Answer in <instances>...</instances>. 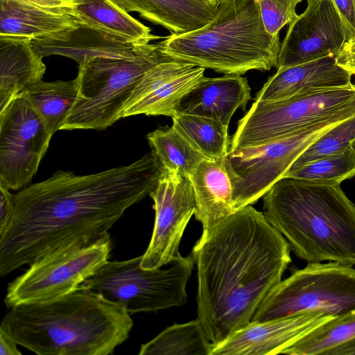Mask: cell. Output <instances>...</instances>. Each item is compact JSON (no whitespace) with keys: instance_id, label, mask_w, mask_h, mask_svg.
Returning a JSON list of instances; mask_svg holds the SVG:
<instances>
[{"instance_id":"obj_1","label":"cell","mask_w":355,"mask_h":355,"mask_svg":"<svg viewBox=\"0 0 355 355\" xmlns=\"http://www.w3.org/2000/svg\"><path fill=\"white\" fill-rule=\"evenodd\" d=\"M163 168L152 150L128 165L96 173L58 171L14 194L15 214L0 236L4 277L55 252L93 243L155 188Z\"/></svg>"},{"instance_id":"obj_2","label":"cell","mask_w":355,"mask_h":355,"mask_svg":"<svg viewBox=\"0 0 355 355\" xmlns=\"http://www.w3.org/2000/svg\"><path fill=\"white\" fill-rule=\"evenodd\" d=\"M291 247L262 212L245 206L225 219L192 253L197 318L217 344L248 324L291 262Z\"/></svg>"},{"instance_id":"obj_3","label":"cell","mask_w":355,"mask_h":355,"mask_svg":"<svg viewBox=\"0 0 355 355\" xmlns=\"http://www.w3.org/2000/svg\"><path fill=\"white\" fill-rule=\"evenodd\" d=\"M1 324L18 345L39 355H108L128 338L134 323L122 306L79 288L10 307Z\"/></svg>"},{"instance_id":"obj_4","label":"cell","mask_w":355,"mask_h":355,"mask_svg":"<svg viewBox=\"0 0 355 355\" xmlns=\"http://www.w3.org/2000/svg\"><path fill=\"white\" fill-rule=\"evenodd\" d=\"M263 200V215L298 257L355 265V205L340 184L283 178Z\"/></svg>"},{"instance_id":"obj_5","label":"cell","mask_w":355,"mask_h":355,"mask_svg":"<svg viewBox=\"0 0 355 355\" xmlns=\"http://www.w3.org/2000/svg\"><path fill=\"white\" fill-rule=\"evenodd\" d=\"M165 55L225 74L268 71L278 64L279 36L267 32L257 0L220 2L202 27L164 37L157 43Z\"/></svg>"},{"instance_id":"obj_6","label":"cell","mask_w":355,"mask_h":355,"mask_svg":"<svg viewBox=\"0 0 355 355\" xmlns=\"http://www.w3.org/2000/svg\"><path fill=\"white\" fill-rule=\"evenodd\" d=\"M157 44H146L133 58H96L78 67L76 100L60 130H101L121 119L138 82L156 64L170 59Z\"/></svg>"},{"instance_id":"obj_7","label":"cell","mask_w":355,"mask_h":355,"mask_svg":"<svg viewBox=\"0 0 355 355\" xmlns=\"http://www.w3.org/2000/svg\"><path fill=\"white\" fill-rule=\"evenodd\" d=\"M142 255L124 261H107L80 287L118 304L130 313L155 312L182 306L186 286L195 261L180 256L167 268L147 270Z\"/></svg>"},{"instance_id":"obj_8","label":"cell","mask_w":355,"mask_h":355,"mask_svg":"<svg viewBox=\"0 0 355 355\" xmlns=\"http://www.w3.org/2000/svg\"><path fill=\"white\" fill-rule=\"evenodd\" d=\"M354 115L355 107L278 139L229 150L225 164L232 185L235 210L264 196L315 140Z\"/></svg>"},{"instance_id":"obj_9","label":"cell","mask_w":355,"mask_h":355,"mask_svg":"<svg viewBox=\"0 0 355 355\" xmlns=\"http://www.w3.org/2000/svg\"><path fill=\"white\" fill-rule=\"evenodd\" d=\"M339 317L355 311V269L329 261L308 263L268 294L251 322H263L306 311Z\"/></svg>"},{"instance_id":"obj_10","label":"cell","mask_w":355,"mask_h":355,"mask_svg":"<svg viewBox=\"0 0 355 355\" xmlns=\"http://www.w3.org/2000/svg\"><path fill=\"white\" fill-rule=\"evenodd\" d=\"M355 107V86L310 91L276 102H254L238 121L230 150L261 145Z\"/></svg>"},{"instance_id":"obj_11","label":"cell","mask_w":355,"mask_h":355,"mask_svg":"<svg viewBox=\"0 0 355 355\" xmlns=\"http://www.w3.org/2000/svg\"><path fill=\"white\" fill-rule=\"evenodd\" d=\"M112 250L110 235L90 244L71 246L31 263L8 286V308L51 300L80 288L107 261Z\"/></svg>"},{"instance_id":"obj_12","label":"cell","mask_w":355,"mask_h":355,"mask_svg":"<svg viewBox=\"0 0 355 355\" xmlns=\"http://www.w3.org/2000/svg\"><path fill=\"white\" fill-rule=\"evenodd\" d=\"M52 136L26 93L0 110V184L13 191L26 187Z\"/></svg>"},{"instance_id":"obj_13","label":"cell","mask_w":355,"mask_h":355,"mask_svg":"<svg viewBox=\"0 0 355 355\" xmlns=\"http://www.w3.org/2000/svg\"><path fill=\"white\" fill-rule=\"evenodd\" d=\"M149 196L153 200L155 223L141 266L157 269L181 255L179 245L184 230L196 210V200L187 176L163 171Z\"/></svg>"},{"instance_id":"obj_14","label":"cell","mask_w":355,"mask_h":355,"mask_svg":"<svg viewBox=\"0 0 355 355\" xmlns=\"http://www.w3.org/2000/svg\"><path fill=\"white\" fill-rule=\"evenodd\" d=\"M347 40V31L332 1L311 0L289 24L280 45L277 68L336 57Z\"/></svg>"},{"instance_id":"obj_15","label":"cell","mask_w":355,"mask_h":355,"mask_svg":"<svg viewBox=\"0 0 355 355\" xmlns=\"http://www.w3.org/2000/svg\"><path fill=\"white\" fill-rule=\"evenodd\" d=\"M205 70L172 58L156 64L137 84L121 119L139 114L173 117L182 98L205 77Z\"/></svg>"},{"instance_id":"obj_16","label":"cell","mask_w":355,"mask_h":355,"mask_svg":"<svg viewBox=\"0 0 355 355\" xmlns=\"http://www.w3.org/2000/svg\"><path fill=\"white\" fill-rule=\"evenodd\" d=\"M336 317L312 311L263 322H250L225 340L211 345V355L282 354L304 336Z\"/></svg>"},{"instance_id":"obj_17","label":"cell","mask_w":355,"mask_h":355,"mask_svg":"<svg viewBox=\"0 0 355 355\" xmlns=\"http://www.w3.org/2000/svg\"><path fill=\"white\" fill-rule=\"evenodd\" d=\"M32 43L43 57H67L75 60L78 67L96 58H133L144 45H135L80 23L76 28L33 40Z\"/></svg>"},{"instance_id":"obj_18","label":"cell","mask_w":355,"mask_h":355,"mask_svg":"<svg viewBox=\"0 0 355 355\" xmlns=\"http://www.w3.org/2000/svg\"><path fill=\"white\" fill-rule=\"evenodd\" d=\"M352 76L331 55L277 69L257 93L254 101L276 102L313 90L347 86L352 84Z\"/></svg>"},{"instance_id":"obj_19","label":"cell","mask_w":355,"mask_h":355,"mask_svg":"<svg viewBox=\"0 0 355 355\" xmlns=\"http://www.w3.org/2000/svg\"><path fill=\"white\" fill-rule=\"evenodd\" d=\"M247 79L237 74L204 77L180 101L178 113L199 115L229 126L239 108L251 99Z\"/></svg>"},{"instance_id":"obj_20","label":"cell","mask_w":355,"mask_h":355,"mask_svg":"<svg viewBox=\"0 0 355 355\" xmlns=\"http://www.w3.org/2000/svg\"><path fill=\"white\" fill-rule=\"evenodd\" d=\"M225 160L204 158L189 176L196 200L194 216L202 226V237L236 211Z\"/></svg>"},{"instance_id":"obj_21","label":"cell","mask_w":355,"mask_h":355,"mask_svg":"<svg viewBox=\"0 0 355 355\" xmlns=\"http://www.w3.org/2000/svg\"><path fill=\"white\" fill-rule=\"evenodd\" d=\"M79 24L70 8L52 9L23 0H0V36L35 40Z\"/></svg>"},{"instance_id":"obj_22","label":"cell","mask_w":355,"mask_h":355,"mask_svg":"<svg viewBox=\"0 0 355 355\" xmlns=\"http://www.w3.org/2000/svg\"><path fill=\"white\" fill-rule=\"evenodd\" d=\"M26 37L0 36V110L42 80L43 56Z\"/></svg>"},{"instance_id":"obj_23","label":"cell","mask_w":355,"mask_h":355,"mask_svg":"<svg viewBox=\"0 0 355 355\" xmlns=\"http://www.w3.org/2000/svg\"><path fill=\"white\" fill-rule=\"evenodd\" d=\"M127 12H137L172 34L198 29L214 17L218 6L205 0H111Z\"/></svg>"},{"instance_id":"obj_24","label":"cell","mask_w":355,"mask_h":355,"mask_svg":"<svg viewBox=\"0 0 355 355\" xmlns=\"http://www.w3.org/2000/svg\"><path fill=\"white\" fill-rule=\"evenodd\" d=\"M70 9L80 24L135 45L162 38L111 0H71Z\"/></svg>"},{"instance_id":"obj_25","label":"cell","mask_w":355,"mask_h":355,"mask_svg":"<svg viewBox=\"0 0 355 355\" xmlns=\"http://www.w3.org/2000/svg\"><path fill=\"white\" fill-rule=\"evenodd\" d=\"M78 89V79L45 82L33 85L25 92L46 129L53 135L73 105Z\"/></svg>"},{"instance_id":"obj_26","label":"cell","mask_w":355,"mask_h":355,"mask_svg":"<svg viewBox=\"0 0 355 355\" xmlns=\"http://www.w3.org/2000/svg\"><path fill=\"white\" fill-rule=\"evenodd\" d=\"M173 127L205 159H222L228 154V127L214 119L195 114L177 113Z\"/></svg>"},{"instance_id":"obj_27","label":"cell","mask_w":355,"mask_h":355,"mask_svg":"<svg viewBox=\"0 0 355 355\" xmlns=\"http://www.w3.org/2000/svg\"><path fill=\"white\" fill-rule=\"evenodd\" d=\"M209 340L198 318L174 324L141 345L139 355H211Z\"/></svg>"},{"instance_id":"obj_28","label":"cell","mask_w":355,"mask_h":355,"mask_svg":"<svg viewBox=\"0 0 355 355\" xmlns=\"http://www.w3.org/2000/svg\"><path fill=\"white\" fill-rule=\"evenodd\" d=\"M146 138L167 171L189 177L205 158L173 125L150 132Z\"/></svg>"},{"instance_id":"obj_29","label":"cell","mask_w":355,"mask_h":355,"mask_svg":"<svg viewBox=\"0 0 355 355\" xmlns=\"http://www.w3.org/2000/svg\"><path fill=\"white\" fill-rule=\"evenodd\" d=\"M355 337V311L334 318L314 329L283 352L288 355H325Z\"/></svg>"},{"instance_id":"obj_30","label":"cell","mask_w":355,"mask_h":355,"mask_svg":"<svg viewBox=\"0 0 355 355\" xmlns=\"http://www.w3.org/2000/svg\"><path fill=\"white\" fill-rule=\"evenodd\" d=\"M355 176V153L346 150L290 168L284 178L315 182L340 184Z\"/></svg>"},{"instance_id":"obj_31","label":"cell","mask_w":355,"mask_h":355,"mask_svg":"<svg viewBox=\"0 0 355 355\" xmlns=\"http://www.w3.org/2000/svg\"><path fill=\"white\" fill-rule=\"evenodd\" d=\"M354 140L355 115L338 123L324 133L295 161L290 168L342 153L350 148Z\"/></svg>"},{"instance_id":"obj_32","label":"cell","mask_w":355,"mask_h":355,"mask_svg":"<svg viewBox=\"0 0 355 355\" xmlns=\"http://www.w3.org/2000/svg\"><path fill=\"white\" fill-rule=\"evenodd\" d=\"M261 19L268 33L278 35L297 17L296 8L302 0H257Z\"/></svg>"},{"instance_id":"obj_33","label":"cell","mask_w":355,"mask_h":355,"mask_svg":"<svg viewBox=\"0 0 355 355\" xmlns=\"http://www.w3.org/2000/svg\"><path fill=\"white\" fill-rule=\"evenodd\" d=\"M0 184V236L8 230L15 214L14 194Z\"/></svg>"},{"instance_id":"obj_34","label":"cell","mask_w":355,"mask_h":355,"mask_svg":"<svg viewBox=\"0 0 355 355\" xmlns=\"http://www.w3.org/2000/svg\"><path fill=\"white\" fill-rule=\"evenodd\" d=\"M331 1L346 27L348 40L355 37V0Z\"/></svg>"},{"instance_id":"obj_35","label":"cell","mask_w":355,"mask_h":355,"mask_svg":"<svg viewBox=\"0 0 355 355\" xmlns=\"http://www.w3.org/2000/svg\"><path fill=\"white\" fill-rule=\"evenodd\" d=\"M18 344L3 324L0 326V355H21Z\"/></svg>"},{"instance_id":"obj_36","label":"cell","mask_w":355,"mask_h":355,"mask_svg":"<svg viewBox=\"0 0 355 355\" xmlns=\"http://www.w3.org/2000/svg\"><path fill=\"white\" fill-rule=\"evenodd\" d=\"M325 355H355V337L329 349Z\"/></svg>"},{"instance_id":"obj_37","label":"cell","mask_w":355,"mask_h":355,"mask_svg":"<svg viewBox=\"0 0 355 355\" xmlns=\"http://www.w3.org/2000/svg\"><path fill=\"white\" fill-rule=\"evenodd\" d=\"M32 5L46 8H70L71 0H23Z\"/></svg>"},{"instance_id":"obj_38","label":"cell","mask_w":355,"mask_h":355,"mask_svg":"<svg viewBox=\"0 0 355 355\" xmlns=\"http://www.w3.org/2000/svg\"><path fill=\"white\" fill-rule=\"evenodd\" d=\"M205 1L214 5V6H218L220 2L218 0H205Z\"/></svg>"},{"instance_id":"obj_39","label":"cell","mask_w":355,"mask_h":355,"mask_svg":"<svg viewBox=\"0 0 355 355\" xmlns=\"http://www.w3.org/2000/svg\"><path fill=\"white\" fill-rule=\"evenodd\" d=\"M351 148L352 149V150L354 151V153H355V140L351 144Z\"/></svg>"},{"instance_id":"obj_40","label":"cell","mask_w":355,"mask_h":355,"mask_svg":"<svg viewBox=\"0 0 355 355\" xmlns=\"http://www.w3.org/2000/svg\"><path fill=\"white\" fill-rule=\"evenodd\" d=\"M219 2H221V1H226V0H218Z\"/></svg>"},{"instance_id":"obj_41","label":"cell","mask_w":355,"mask_h":355,"mask_svg":"<svg viewBox=\"0 0 355 355\" xmlns=\"http://www.w3.org/2000/svg\"><path fill=\"white\" fill-rule=\"evenodd\" d=\"M306 1H311V0H306Z\"/></svg>"}]
</instances>
